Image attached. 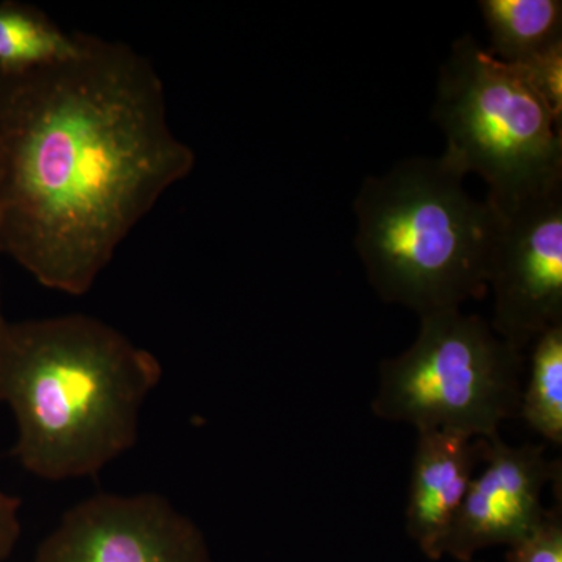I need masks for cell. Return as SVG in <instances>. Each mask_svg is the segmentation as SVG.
<instances>
[{
	"label": "cell",
	"instance_id": "4",
	"mask_svg": "<svg viewBox=\"0 0 562 562\" xmlns=\"http://www.w3.org/2000/svg\"><path fill=\"white\" fill-rule=\"evenodd\" d=\"M432 120L447 139L442 161L482 177L498 214L562 188V117L524 68L492 57L471 35L454 41L443 63Z\"/></svg>",
	"mask_w": 562,
	"mask_h": 562
},
{
	"label": "cell",
	"instance_id": "13",
	"mask_svg": "<svg viewBox=\"0 0 562 562\" xmlns=\"http://www.w3.org/2000/svg\"><path fill=\"white\" fill-rule=\"evenodd\" d=\"M508 562H562L561 505L546 512L522 541L509 547Z\"/></svg>",
	"mask_w": 562,
	"mask_h": 562
},
{
	"label": "cell",
	"instance_id": "12",
	"mask_svg": "<svg viewBox=\"0 0 562 562\" xmlns=\"http://www.w3.org/2000/svg\"><path fill=\"white\" fill-rule=\"evenodd\" d=\"M519 416L547 442L562 446V325L531 344L530 376L524 382Z\"/></svg>",
	"mask_w": 562,
	"mask_h": 562
},
{
	"label": "cell",
	"instance_id": "3",
	"mask_svg": "<svg viewBox=\"0 0 562 562\" xmlns=\"http://www.w3.org/2000/svg\"><path fill=\"white\" fill-rule=\"evenodd\" d=\"M462 181L441 157H414L362 183L355 246L382 301L420 317L486 295L501 214Z\"/></svg>",
	"mask_w": 562,
	"mask_h": 562
},
{
	"label": "cell",
	"instance_id": "2",
	"mask_svg": "<svg viewBox=\"0 0 562 562\" xmlns=\"http://www.w3.org/2000/svg\"><path fill=\"white\" fill-rule=\"evenodd\" d=\"M161 362L88 314L7 322L0 403L18 422L11 454L47 480L95 476L138 439L139 413Z\"/></svg>",
	"mask_w": 562,
	"mask_h": 562
},
{
	"label": "cell",
	"instance_id": "15",
	"mask_svg": "<svg viewBox=\"0 0 562 562\" xmlns=\"http://www.w3.org/2000/svg\"><path fill=\"white\" fill-rule=\"evenodd\" d=\"M2 254V251H0ZM7 325L5 316H3L2 312V294H0V330H2L3 327Z\"/></svg>",
	"mask_w": 562,
	"mask_h": 562
},
{
	"label": "cell",
	"instance_id": "11",
	"mask_svg": "<svg viewBox=\"0 0 562 562\" xmlns=\"http://www.w3.org/2000/svg\"><path fill=\"white\" fill-rule=\"evenodd\" d=\"M80 32L58 27L29 3L0 2V69L20 70L65 60L79 49Z\"/></svg>",
	"mask_w": 562,
	"mask_h": 562
},
{
	"label": "cell",
	"instance_id": "1",
	"mask_svg": "<svg viewBox=\"0 0 562 562\" xmlns=\"http://www.w3.org/2000/svg\"><path fill=\"white\" fill-rule=\"evenodd\" d=\"M194 165L128 44L80 32L65 60L0 69V251L49 290L87 294Z\"/></svg>",
	"mask_w": 562,
	"mask_h": 562
},
{
	"label": "cell",
	"instance_id": "8",
	"mask_svg": "<svg viewBox=\"0 0 562 562\" xmlns=\"http://www.w3.org/2000/svg\"><path fill=\"white\" fill-rule=\"evenodd\" d=\"M483 442L486 468L472 480L446 543V554L461 562L490 547L522 541L541 522L543 490L557 475L546 447H512L501 438Z\"/></svg>",
	"mask_w": 562,
	"mask_h": 562
},
{
	"label": "cell",
	"instance_id": "5",
	"mask_svg": "<svg viewBox=\"0 0 562 562\" xmlns=\"http://www.w3.org/2000/svg\"><path fill=\"white\" fill-rule=\"evenodd\" d=\"M525 355L490 322L461 308L420 316L408 350L380 364L372 412L417 432L452 431L491 442L520 414Z\"/></svg>",
	"mask_w": 562,
	"mask_h": 562
},
{
	"label": "cell",
	"instance_id": "14",
	"mask_svg": "<svg viewBox=\"0 0 562 562\" xmlns=\"http://www.w3.org/2000/svg\"><path fill=\"white\" fill-rule=\"evenodd\" d=\"M21 501L0 490V562L13 553L21 538Z\"/></svg>",
	"mask_w": 562,
	"mask_h": 562
},
{
	"label": "cell",
	"instance_id": "10",
	"mask_svg": "<svg viewBox=\"0 0 562 562\" xmlns=\"http://www.w3.org/2000/svg\"><path fill=\"white\" fill-rule=\"evenodd\" d=\"M480 10L497 60L525 65L562 44L561 0H483Z\"/></svg>",
	"mask_w": 562,
	"mask_h": 562
},
{
	"label": "cell",
	"instance_id": "9",
	"mask_svg": "<svg viewBox=\"0 0 562 562\" xmlns=\"http://www.w3.org/2000/svg\"><path fill=\"white\" fill-rule=\"evenodd\" d=\"M476 443L452 431L419 432L406 505V531L432 561L446 543L473 480Z\"/></svg>",
	"mask_w": 562,
	"mask_h": 562
},
{
	"label": "cell",
	"instance_id": "6",
	"mask_svg": "<svg viewBox=\"0 0 562 562\" xmlns=\"http://www.w3.org/2000/svg\"><path fill=\"white\" fill-rule=\"evenodd\" d=\"M487 291L491 327L525 351L538 336L562 325V188L501 214Z\"/></svg>",
	"mask_w": 562,
	"mask_h": 562
},
{
	"label": "cell",
	"instance_id": "7",
	"mask_svg": "<svg viewBox=\"0 0 562 562\" xmlns=\"http://www.w3.org/2000/svg\"><path fill=\"white\" fill-rule=\"evenodd\" d=\"M35 562H213L198 524L160 494H95L68 509Z\"/></svg>",
	"mask_w": 562,
	"mask_h": 562
}]
</instances>
